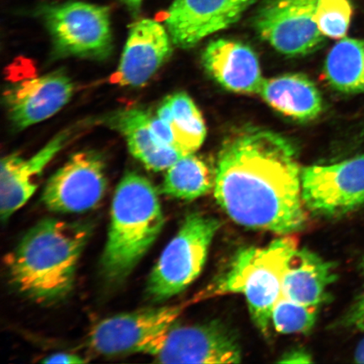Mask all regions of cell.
Segmentation results:
<instances>
[{
	"instance_id": "1",
	"label": "cell",
	"mask_w": 364,
	"mask_h": 364,
	"mask_svg": "<svg viewBox=\"0 0 364 364\" xmlns=\"http://www.w3.org/2000/svg\"><path fill=\"white\" fill-rule=\"evenodd\" d=\"M301 175L289 139L250 129L223 146L213 191L218 205L238 225L287 235L301 230L307 220Z\"/></svg>"
},
{
	"instance_id": "2",
	"label": "cell",
	"mask_w": 364,
	"mask_h": 364,
	"mask_svg": "<svg viewBox=\"0 0 364 364\" xmlns=\"http://www.w3.org/2000/svg\"><path fill=\"white\" fill-rule=\"evenodd\" d=\"M89 235V228L77 223L53 218L39 222L7 257L13 284L41 302L66 295Z\"/></svg>"
},
{
	"instance_id": "3",
	"label": "cell",
	"mask_w": 364,
	"mask_h": 364,
	"mask_svg": "<svg viewBox=\"0 0 364 364\" xmlns=\"http://www.w3.org/2000/svg\"><path fill=\"white\" fill-rule=\"evenodd\" d=\"M102 268L108 279L129 276L165 224L157 190L139 173H126L114 194Z\"/></svg>"
},
{
	"instance_id": "4",
	"label": "cell",
	"mask_w": 364,
	"mask_h": 364,
	"mask_svg": "<svg viewBox=\"0 0 364 364\" xmlns=\"http://www.w3.org/2000/svg\"><path fill=\"white\" fill-rule=\"evenodd\" d=\"M297 248L296 240L286 236L273 240L266 247L240 250L224 274L200 294L197 300L243 294L255 325L263 334H267L273 307L282 294L287 262Z\"/></svg>"
},
{
	"instance_id": "5",
	"label": "cell",
	"mask_w": 364,
	"mask_h": 364,
	"mask_svg": "<svg viewBox=\"0 0 364 364\" xmlns=\"http://www.w3.org/2000/svg\"><path fill=\"white\" fill-rule=\"evenodd\" d=\"M220 226L218 218L201 213L186 217L150 273L147 284L150 298L156 301L170 299L198 279Z\"/></svg>"
},
{
	"instance_id": "6",
	"label": "cell",
	"mask_w": 364,
	"mask_h": 364,
	"mask_svg": "<svg viewBox=\"0 0 364 364\" xmlns=\"http://www.w3.org/2000/svg\"><path fill=\"white\" fill-rule=\"evenodd\" d=\"M42 17L58 58L103 61L112 55L113 38L107 6L68 1L46 6Z\"/></svg>"
},
{
	"instance_id": "7",
	"label": "cell",
	"mask_w": 364,
	"mask_h": 364,
	"mask_svg": "<svg viewBox=\"0 0 364 364\" xmlns=\"http://www.w3.org/2000/svg\"><path fill=\"white\" fill-rule=\"evenodd\" d=\"M142 353L163 363H237L242 353L236 336L223 324H173L145 346Z\"/></svg>"
},
{
	"instance_id": "8",
	"label": "cell",
	"mask_w": 364,
	"mask_h": 364,
	"mask_svg": "<svg viewBox=\"0 0 364 364\" xmlns=\"http://www.w3.org/2000/svg\"><path fill=\"white\" fill-rule=\"evenodd\" d=\"M302 196L309 210L343 215L364 206V156L302 170Z\"/></svg>"
},
{
	"instance_id": "9",
	"label": "cell",
	"mask_w": 364,
	"mask_h": 364,
	"mask_svg": "<svg viewBox=\"0 0 364 364\" xmlns=\"http://www.w3.org/2000/svg\"><path fill=\"white\" fill-rule=\"evenodd\" d=\"M318 0H268L259 11V35L277 51L288 56L306 55L324 42L316 21Z\"/></svg>"
},
{
	"instance_id": "10",
	"label": "cell",
	"mask_w": 364,
	"mask_h": 364,
	"mask_svg": "<svg viewBox=\"0 0 364 364\" xmlns=\"http://www.w3.org/2000/svg\"><path fill=\"white\" fill-rule=\"evenodd\" d=\"M107 189L106 164L101 154L85 150L73 154L46 185L43 202L49 210L83 213L101 202Z\"/></svg>"
},
{
	"instance_id": "11",
	"label": "cell",
	"mask_w": 364,
	"mask_h": 364,
	"mask_svg": "<svg viewBox=\"0 0 364 364\" xmlns=\"http://www.w3.org/2000/svg\"><path fill=\"white\" fill-rule=\"evenodd\" d=\"M183 306L148 308L105 318L93 327L87 344L103 356L142 353L150 341L173 324Z\"/></svg>"
},
{
	"instance_id": "12",
	"label": "cell",
	"mask_w": 364,
	"mask_h": 364,
	"mask_svg": "<svg viewBox=\"0 0 364 364\" xmlns=\"http://www.w3.org/2000/svg\"><path fill=\"white\" fill-rule=\"evenodd\" d=\"M257 0H174L166 17L173 44L192 48L237 22Z\"/></svg>"
},
{
	"instance_id": "13",
	"label": "cell",
	"mask_w": 364,
	"mask_h": 364,
	"mask_svg": "<svg viewBox=\"0 0 364 364\" xmlns=\"http://www.w3.org/2000/svg\"><path fill=\"white\" fill-rule=\"evenodd\" d=\"M75 86L65 70L17 82L4 93L9 119L18 130L55 115L70 102Z\"/></svg>"
},
{
	"instance_id": "14",
	"label": "cell",
	"mask_w": 364,
	"mask_h": 364,
	"mask_svg": "<svg viewBox=\"0 0 364 364\" xmlns=\"http://www.w3.org/2000/svg\"><path fill=\"white\" fill-rule=\"evenodd\" d=\"M172 41L161 23L143 19L130 26L113 81L124 87H141L151 80L172 53Z\"/></svg>"
},
{
	"instance_id": "15",
	"label": "cell",
	"mask_w": 364,
	"mask_h": 364,
	"mask_svg": "<svg viewBox=\"0 0 364 364\" xmlns=\"http://www.w3.org/2000/svg\"><path fill=\"white\" fill-rule=\"evenodd\" d=\"M75 134L74 129L63 130L34 156L24 159L12 154L4 157L0 173V215L6 221L31 198L38 186L46 166L66 146Z\"/></svg>"
},
{
	"instance_id": "16",
	"label": "cell",
	"mask_w": 364,
	"mask_h": 364,
	"mask_svg": "<svg viewBox=\"0 0 364 364\" xmlns=\"http://www.w3.org/2000/svg\"><path fill=\"white\" fill-rule=\"evenodd\" d=\"M203 63L208 75L233 92L259 94L265 80L257 54L237 41H213L204 50Z\"/></svg>"
},
{
	"instance_id": "17",
	"label": "cell",
	"mask_w": 364,
	"mask_h": 364,
	"mask_svg": "<svg viewBox=\"0 0 364 364\" xmlns=\"http://www.w3.org/2000/svg\"><path fill=\"white\" fill-rule=\"evenodd\" d=\"M151 115L143 109L129 108L114 112L104 122L124 136L132 156L148 170L159 172L167 170L188 154L159 142L152 129Z\"/></svg>"
},
{
	"instance_id": "18",
	"label": "cell",
	"mask_w": 364,
	"mask_h": 364,
	"mask_svg": "<svg viewBox=\"0 0 364 364\" xmlns=\"http://www.w3.org/2000/svg\"><path fill=\"white\" fill-rule=\"evenodd\" d=\"M334 263L306 249H296L284 271L282 295L293 301L320 308L336 280Z\"/></svg>"
},
{
	"instance_id": "19",
	"label": "cell",
	"mask_w": 364,
	"mask_h": 364,
	"mask_svg": "<svg viewBox=\"0 0 364 364\" xmlns=\"http://www.w3.org/2000/svg\"><path fill=\"white\" fill-rule=\"evenodd\" d=\"M259 95L277 111L296 120L315 119L323 109L320 91L303 75H285L265 80Z\"/></svg>"
},
{
	"instance_id": "20",
	"label": "cell",
	"mask_w": 364,
	"mask_h": 364,
	"mask_svg": "<svg viewBox=\"0 0 364 364\" xmlns=\"http://www.w3.org/2000/svg\"><path fill=\"white\" fill-rule=\"evenodd\" d=\"M156 115L171 127L177 147L186 154L202 146L207 135L201 112L188 94L178 92L167 97Z\"/></svg>"
},
{
	"instance_id": "21",
	"label": "cell",
	"mask_w": 364,
	"mask_h": 364,
	"mask_svg": "<svg viewBox=\"0 0 364 364\" xmlns=\"http://www.w3.org/2000/svg\"><path fill=\"white\" fill-rule=\"evenodd\" d=\"M325 73L336 90L364 93V41L343 38L336 43L326 58Z\"/></svg>"
},
{
	"instance_id": "22",
	"label": "cell",
	"mask_w": 364,
	"mask_h": 364,
	"mask_svg": "<svg viewBox=\"0 0 364 364\" xmlns=\"http://www.w3.org/2000/svg\"><path fill=\"white\" fill-rule=\"evenodd\" d=\"M215 179L206 163L190 154L168 168L161 193L191 201L208 194L215 186Z\"/></svg>"
},
{
	"instance_id": "23",
	"label": "cell",
	"mask_w": 364,
	"mask_h": 364,
	"mask_svg": "<svg viewBox=\"0 0 364 364\" xmlns=\"http://www.w3.org/2000/svg\"><path fill=\"white\" fill-rule=\"evenodd\" d=\"M318 308L293 301L284 295L273 307L272 325L283 334L306 333L316 324Z\"/></svg>"
},
{
	"instance_id": "24",
	"label": "cell",
	"mask_w": 364,
	"mask_h": 364,
	"mask_svg": "<svg viewBox=\"0 0 364 364\" xmlns=\"http://www.w3.org/2000/svg\"><path fill=\"white\" fill-rule=\"evenodd\" d=\"M353 16L350 0H318L316 21L321 33L333 39L344 38Z\"/></svg>"
},
{
	"instance_id": "25",
	"label": "cell",
	"mask_w": 364,
	"mask_h": 364,
	"mask_svg": "<svg viewBox=\"0 0 364 364\" xmlns=\"http://www.w3.org/2000/svg\"><path fill=\"white\" fill-rule=\"evenodd\" d=\"M358 269L364 279V256L359 262ZM341 324L348 328L364 331V285L360 294L341 318Z\"/></svg>"
},
{
	"instance_id": "26",
	"label": "cell",
	"mask_w": 364,
	"mask_h": 364,
	"mask_svg": "<svg viewBox=\"0 0 364 364\" xmlns=\"http://www.w3.org/2000/svg\"><path fill=\"white\" fill-rule=\"evenodd\" d=\"M279 362L284 363H309L312 362V358L311 354L306 350L297 348L286 353Z\"/></svg>"
},
{
	"instance_id": "27",
	"label": "cell",
	"mask_w": 364,
	"mask_h": 364,
	"mask_svg": "<svg viewBox=\"0 0 364 364\" xmlns=\"http://www.w3.org/2000/svg\"><path fill=\"white\" fill-rule=\"evenodd\" d=\"M86 361L80 356L73 354L67 353H57L53 354L52 356L46 358L43 360V363H83Z\"/></svg>"
},
{
	"instance_id": "28",
	"label": "cell",
	"mask_w": 364,
	"mask_h": 364,
	"mask_svg": "<svg viewBox=\"0 0 364 364\" xmlns=\"http://www.w3.org/2000/svg\"><path fill=\"white\" fill-rule=\"evenodd\" d=\"M354 360L358 363H364V338L360 341L355 350Z\"/></svg>"
},
{
	"instance_id": "29",
	"label": "cell",
	"mask_w": 364,
	"mask_h": 364,
	"mask_svg": "<svg viewBox=\"0 0 364 364\" xmlns=\"http://www.w3.org/2000/svg\"><path fill=\"white\" fill-rule=\"evenodd\" d=\"M126 4V6L133 13L139 12L142 6L144 0H122Z\"/></svg>"
}]
</instances>
